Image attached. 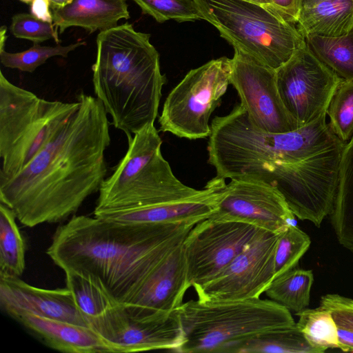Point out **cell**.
I'll list each match as a JSON object with an SVG mask.
<instances>
[{
  "label": "cell",
  "mask_w": 353,
  "mask_h": 353,
  "mask_svg": "<svg viewBox=\"0 0 353 353\" xmlns=\"http://www.w3.org/2000/svg\"><path fill=\"white\" fill-rule=\"evenodd\" d=\"M74 0H49L50 10H54L62 8Z\"/></svg>",
  "instance_id": "cell-38"
},
{
  "label": "cell",
  "mask_w": 353,
  "mask_h": 353,
  "mask_svg": "<svg viewBox=\"0 0 353 353\" xmlns=\"http://www.w3.org/2000/svg\"><path fill=\"white\" fill-rule=\"evenodd\" d=\"M78 109L17 174L0 177V201L30 228L60 223L99 190L111 143L103 103L81 91Z\"/></svg>",
  "instance_id": "cell-1"
},
{
  "label": "cell",
  "mask_w": 353,
  "mask_h": 353,
  "mask_svg": "<svg viewBox=\"0 0 353 353\" xmlns=\"http://www.w3.org/2000/svg\"><path fill=\"white\" fill-rule=\"evenodd\" d=\"M25 3L31 4V3L33 1V0H19Z\"/></svg>",
  "instance_id": "cell-42"
},
{
  "label": "cell",
  "mask_w": 353,
  "mask_h": 353,
  "mask_svg": "<svg viewBox=\"0 0 353 353\" xmlns=\"http://www.w3.org/2000/svg\"><path fill=\"white\" fill-rule=\"evenodd\" d=\"M222 353H321L298 326L263 332L225 347Z\"/></svg>",
  "instance_id": "cell-23"
},
{
  "label": "cell",
  "mask_w": 353,
  "mask_h": 353,
  "mask_svg": "<svg viewBox=\"0 0 353 353\" xmlns=\"http://www.w3.org/2000/svg\"><path fill=\"white\" fill-rule=\"evenodd\" d=\"M14 212L0 204V277H20L25 269L26 242Z\"/></svg>",
  "instance_id": "cell-24"
},
{
  "label": "cell",
  "mask_w": 353,
  "mask_h": 353,
  "mask_svg": "<svg viewBox=\"0 0 353 353\" xmlns=\"http://www.w3.org/2000/svg\"><path fill=\"white\" fill-rule=\"evenodd\" d=\"M345 145L332 131L325 112L305 125L302 139L284 161L245 176L276 187L294 216L320 228L334 207Z\"/></svg>",
  "instance_id": "cell-4"
},
{
  "label": "cell",
  "mask_w": 353,
  "mask_h": 353,
  "mask_svg": "<svg viewBox=\"0 0 353 353\" xmlns=\"http://www.w3.org/2000/svg\"><path fill=\"white\" fill-rule=\"evenodd\" d=\"M296 26L304 37L345 35L353 29V0H324L303 7Z\"/></svg>",
  "instance_id": "cell-21"
},
{
  "label": "cell",
  "mask_w": 353,
  "mask_h": 353,
  "mask_svg": "<svg viewBox=\"0 0 353 353\" xmlns=\"http://www.w3.org/2000/svg\"><path fill=\"white\" fill-rule=\"evenodd\" d=\"M80 102L49 101L0 71V177L20 172L75 112Z\"/></svg>",
  "instance_id": "cell-7"
},
{
  "label": "cell",
  "mask_w": 353,
  "mask_h": 353,
  "mask_svg": "<svg viewBox=\"0 0 353 353\" xmlns=\"http://www.w3.org/2000/svg\"><path fill=\"white\" fill-rule=\"evenodd\" d=\"M279 94L299 128L327 112L341 80L305 43L275 70Z\"/></svg>",
  "instance_id": "cell-10"
},
{
  "label": "cell",
  "mask_w": 353,
  "mask_h": 353,
  "mask_svg": "<svg viewBox=\"0 0 353 353\" xmlns=\"http://www.w3.org/2000/svg\"><path fill=\"white\" fill-rule=\"evenodd\" d=\"M311 244L310 236L293 223L283 232L274 258V278L296 268Z\"/></svg>",
  "instance_id": "cell-31"
},
{
  "label": "cell",
  "mask_w": 353,
  "mask_h": 353,
  "mask_svg": "<svg viewBox=\"0 0 353 353\" xmlns=\"http://www.w3.org/2000/svg\"><path fill=\"white\" fill-rule=\"evenodd\" d=\"M330 216L339 243L353 253V137L343 148L336 195Z\"/></svg>",
  "instance_id": "cell-22"
},
{
  "label": "cell",
  "mask_w": 353,
  "mask_h": 353,
  "mask_svg": "<svg viewBox=\"0 0 353 353\" xmlns=\"http://www.w3.org/2000/svg\"><path fill=\"white\" fill-rule=\"evenodd\" d=\"M50 9L49 0H33L30 4V13L32 15L43 21L53 23Z\"/></svg>",
  "instance_id": "cell-36"
},
{
  "label": "cell",
  "mask_w": 353,
  "mask_h": 353,
  "mask_svg": "<svg viewBox=\"0 0 353 353\" xmlns=\"http://www.w3.org/2000/svg\"><path fill=\"white\" fill-rule=\"evenodd\" d=\"M66 288L76 305L87 319L101 316L118 305L99 280L88 274L65 272Z\"/></svg>",
  "instance_id": "cell-26"
},
{
  "label": "cell",
  "mask_w": 353,
  "mask_h": 353,
  "mask_svg": "<svg viewBox=\"0 0 353 353\" xmlns=\"http://www.w3.org/2000/svg\"><path fill=\"white\" fill-rule=\"evenodd\" d=\"M184 341L174 352L222 353L228 345L259 333L296 325L290 311L271 300L183 303L175 310Z\"/></svg>",
  "instance_id": "cell-6"
},
{
  "label": "cell",
  "mask_w": 353,
  "mask_h": 353,
  "mask_svg": "<svg viewBox=\"0 0 353 353\" xmlns=\"http://www.w3.org/2000/svg\"><path fill=\"white\" fill-rule=\"evenodd\" d=\"M283 232L260 230L219 274L194 289L198 299L230 301L259 298L274 278L275 253Z\"/></svg>",
  "instance_id": "cell-12"
},
{
  "label": "cell",
  "mask_w": 353,
  "mask_h": 353,
  "mask_svg": "<svg viewBox=\"0 0 353 353\" xmlns=\"http://www.w3.org/2000/svg\"><path fill=\"white\" fill-rule=\"evenodd\" d=\"M210 217L283 232L295 216L276 187L263 180L240 176L221 188L217 209Z\"/></svg>",
  "instance_id": "cell-14"
},
{
  "label": "cell",
  "mask_w": 353,
  "mask_h": 353,
  "mask_svg": "<svg viewBox=\"0 0 353 353\" xmlns=\"http://www.w3.org/2000/svg\"><path fill=\"white\" fill-rule=\"evenodd\" d=\"M329 126L345 143L353 137V80L341 79L327 109Z\"/></svg>",
  "instance_id": "cell-29"
},
{
  "label": "cell",
  "mask_w": 353,
  "mask_h": 353,
  "mask_svg": "<svg viewBox=\"0 0 353 353\" xmlns=\"http://www.w3.org/2000/svg\"><path fill=\"white\" fill-rule=\"evenodd\" d=\"M0 305L10 316L17 312H29L89 326L68 288L43 289L31 285L20 277H0Z\"/></svg>",
  "instance_id": "cell-17"
},
{
  "label": "cell",
  "mask_w": 353,
  "mask_h": 353,
  "mask_svg": "<svg viewBox=\"0 0 353 353\" xmlns=\"http://www.w3.org/2000/svg\"><path fill=\"white\" fill-rule=\"evenodd\" d=\"M296 314L299 316L296 325L307 341L321 353L330 348L341 350L338 326L328 310L319 306L305 309Z\"/></svg>",
  "instance_id": "cell-28"
},
{
  "label": "cell",
  "mask_w": 353,
  "mask_h": 353,
  "mask_svg": "<svg viewBox=\"0 0 353 353\" xmlns=\"http://www.w3.org/2000/svg\"><path fill=\"white\" fill-rule=\"evenodd\" d=\"M338 337L341 350L353 352V331L338 327Z\"/></svg>",
  "instance_id": "cell-37"
},
{
  "label": "cell",
  "mask_w": 353,
  "mask_h": 353,
  "mask_svg": "<svg viewBox=\"0 0 353 353\" xmlns=\"http://www.w3.org/2000/svg\"><path fill=\"white\" fill-rule=\"evenodd\" d=\"M7 27L2 26L0 28V50H5L6 41L7 39L6 35Z\"/></svg>",
  "instance_id": "cell-39"
},
{
  "label": "cell",
  "mask_w": 353,
  "mask_h": 353,
  "mask_svg": "<svg viewBox=\"0 0 353 353\" xmlns=\"http://www.w3.org/2000/svg\"><path fill=\"white\" fill-rule=\"evenodd\" d=\"M145 14L157 22L168 20L177 22L203 19L195 0H133Z\"/></svg>",
  "instance_id": "cell-32"
},
{
  "label": "cell",
  "mask_w": 353,
  "mask_h": 353,
  "mask_svg": "<svg viewBox=\"0 0 353 353\" xmlns=\"http://www.w3.org/2000/svg\"><path fill=\"white\" fill-rule=\"evenodd\" d=\"M161 145L154 123L134 134L125 154L100 187L94 216L188 199L203 192L175 176Z\"/></svg>",
  "instance_id": "cell-5"
},
{
  "label": "cell",
  "mask_w": 353,
  "mask_h": 353,
  "mask_svg": "<svg viewBox=\"0 0 353 353\" xmlns=\"http://www.w3.org/2000/svg\"><path fill=\"white\" fill-rule=\"evenodd\" d=\"M57 28L53 23L43 21L31 13L26 12L14 14L10 26V31L15 37L37 43L50 39H54L59 43Z\"/></svg>",
  "instance_id": "cell-33"
},
{
  "label": "cell",
  "mask_w": 353,
  "mask_h": 353,
  "mask_svg": "<svg viewBox=\"0 0 353 353\" xmlns=\"http://www.w3.org/2000/svg\"><path fill=\"white\" fill-rule=\"evenodd\" d=\"M274 10L285 20L296 24L303 0H270Z\"/></svg>",
  "instance_id": "cell-35"
},
{
  "label": "cell",
  "mask_w": 353,
  "mask_h": 353,
  "mask_svg": "<svg viewBox=\"0 0 353 353\" xmlns=\"http://www.w3.org/2000/svg\"><path fill=\"white\" fill-rule=\"evenodd\" d=\"M320 307L330 312L338 327L353 331V299L327 294L321 296Z\"/></svg>",
  "instance_id": "cell-34"
},
{
  "label": "cell",
  "mask_w": 353,
  "mask_h": 353,
  "mask_svg": "<svg viewBox=\"0 0 353 353\" xmlns=\"http://www.w3.org/2000/svg\"><path fill=\"white\" fill-rule=\"evenodd\" d=\"M305 39L315 55L340 78L353 80V29L341 37L311 34Z\"/></svg>",
  "instance_id": "cell-27"
},
{
  "label": "cell",
  "mask_w": 353,
  "mask_h": 353,
  "mask_svg": "<svg viewBox=\"0 0 353 353\" xmlns=\"http://www.w3.org/2000/svg\"><path fill=\"white\" fill-rule=\"evenodd\" d=\"M260 230L249 223L210 216L196 223L181 245L190 287L196 289L215 278Z\"/></svg>",
  "instance_id": "cell-11"
},
{
  "label": "cell",
  "mask_w": 353,
  "mask_h": 353,
  "mask_svg": "<svg viewBox=\"0 0 353 353\" xmlns=\"http://www.w3.org/2000/svg\"><path fill=\"white\" fill-rule=\"evenodd\" d=\"M86 42L81 41L63 46L57 43L55 46H42L34 43L29 49L19 52H8L0 50L1 64L9 68L18 69L23 72H33L39 66L53 57H67L68 54Z\"/></svg>",
  "instance_id": "cell-30"
},
{
  "label": "cell",
  "mask_w": 353,
  "mask_h": 353,
  "mask_svg": "<svg viewBox=\"0 0 353 353\" xmlns=\"http://www.w3.org/2000/svg\"><path fill=\"white\" fill-rule=\"evenodd\" d=\"M224 179L214 178L194 197L150 206L103 213L97 218L124 223H168L200 221L217 209Z\"/></svg>",
  "instance_id": "cell-18"
},
{
  "label": "cell",
  "mask_w": 353,
  "mask_h": 353,
  "mask_svg": "<svg viewBox=\"0 0 353 353\" xmlns=\"http://www.w3.org/2000/svg\"><path fill=\"white\" fill-rule=\"evenodd\" d=\"M88 323L111 345L114 352L157 350L174 352L184 341L175 310L166 318L143 321L130 316L125 307L118 304L101 316L89 319Z\"/></svg>",
  "instance_id": "cell-15"
},
{
  "label": "cell",
  "mask_w": 353,
  "mask_h": 353,
  "mask_svg": "<svg viewBox=\"0 0 353 353\" xmlns=\"http://www.w3.org/2000/svg\"><path fill=\"white\" fill-rule=\"evenodd\" d=\"M230 59L211 60L190 70L168 95L159 130L198 139L210 137L209 120L230 84Z\"/></svg>",
  "instance_id": "cell-9"
},
{
  "label": "cell",
  "mask_w": 353,
  "mask_h": 353,
  "mask_svg": "<svg viewBox=\"0 0 353 353\" xmlns=\"http://www.w3.org/2000/svg\"><path fill=\"white\" fill-rule=\"evenodd\" d=\"M51 12L53 23L61 34L70 27L82 28L90 34L101 32L130 18L125 0H74Z\"/></svg>",
  "instance_id": "cell-20"
},
{
  "label": "cell",
  "mask_w": 353,
  "mask_h": 353,
  "mask_svg": "<svg viewBox=\"0 0 353 353\" xmlns=\"http://www.w3.org/2000/svg\"><path fill=\"white\" fill-rule=\"evenodd\" d=\"M230 63V84L236 89L241 105L255 128L272 133L299 128L280 98L275 70L237 49H234Z\"/></svg>",
  "instance_id": "cell-13"
},
{
  "label": "cell",
  "mask_w": 353,
  "mask_h": 353,
  "mask_svg": "<svg viewBox=\"0 0 353 353\" xmlns=\"http://www.w3.org/2000/svg\"><path fill=\"white\" fill-rule=\"evenodd\" d=\"M203 19L221 37L261 63L276 70L305 43L296 24L244 0H195Z\"/></svg>",
  "instance_id": "cell-8"
},
{
  "label": "cell",
  "mask_w": 353,
  "mask_h": 353,
  "mask_svg": "<svg viewBox=\"0 0 353 353\" xmlns=\"http://www.w3.org/2000/svg\"><path fill=\"white\" fill-rule=\"evenodd\" d=\"M150 38V34L125 23L100 32L96 39L94 92L128 143L135 133L154 123L166 81Z\"/></svg>",
  "instance_id": "cell-3"
},
{
  "label": "cell",
  "mask_w": 353,
  "mask_h": 353,
  "mask_svg": "<svg viewBox=\"0 0 353 353\" xmlns=\"http://www.w3.org/2000/svg\"><path fill=\"white\" fill-rule=\"evenodd\" d=\"M198 222L124 223L73 216L56 229L46 252L64 272L90 274L126 306Z\"/></svg>",
  "instance_id": "cell-2"
},
{
  "label": "cell",
  "mask_w": 353,
  "mask_h": 353,
  "mask_svg": "<svg viewBox=\"0 0 353 353\" xmlns=\"http://www.w3.org/2000/svg\"><path fill=\"white\" fill-rule=\"evenodd\" d=\"M313 282L312 270L295 268L274 278L264 293L290 311L298 313L310 304Z\"/></svg>",
  "instance_id": "cell-25"
},
{
  "label": "cell",
  "mask_w": 353,
  "mask_h": 353,
  "mask_svg": "<svg viewBox=\"0 0 353 353\" xmlns=\"http://www.w3.org/2000/svg\"><path fill=\"white\" fill-rule=\"evenodd\" d=\"M244 1H248L260 4L265 8H268L276 12L272 6V3H271L270 0H244Z\"/></svg>",
  "instance_id": "cell-40"
},
{
  "label": "cell",
  "mask_w": 353,
  "mask_h": 353,
  "mask_svg": "<svg viewBox=\"0 0 353 353\" xmlns=\"http://www.w3.org/2000/svg\"><path fill=\"white\" fill-rule=\"evenodd\" d=\"M10 316L56 350L68 353L114 352L111 345L90 326L51 319L29 312H17Z\"/></svg>",
  "instance_id": "cell-19"
},
{
  "label": "cell",
  "mask_w": 353,
  "mask_h": 353,
  "mask_svg": "<svg viewBox=\"0 0 353 353\" xmlns=\"http://www.w3.org/2000/svg\"><path fill=\"white\" fill-rule=\"evenodd\" d=\"M182 243L161 263L136 298L124 306L130 316L143 321L169 316L182 303L190 285Z\"/></svg>",
  "instance_id": "cell-16"
},
{
  "label": "cell",
  "mask_w": 353,
  "mask_h": 353,
  "mask_svg": "<svg viewBox=\"0 0 353 353\" xmlns=\"http://www.w3.org/2000/svg\"><path fill=\"white\" fill-rule=\"evenodd\" d=\"M324 0H303V8L312 6Z\"/></svg>",
  "instance_id": "cell-41"
}]
</instances>
